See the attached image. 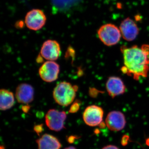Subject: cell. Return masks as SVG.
Segmentation results:
<instances>
[{
	"label": "cell",
	"mask_w": 149,
	"mask_h": 149,
	"mask_svg": "<svg viewBox=\"0 0 149 149\" xmlns=\"http://www.w3.org/2000/svg\"><path fill=\"white\" fill-rule=\"evenodd\" d=\"M15 102L14 96L13 93L8 90L1 89L0 91V109L5 111L12 107Z\"/></svg>",
	"instance_id": "obj_15"
},
{
	"label": "cell",
	"mask_w": 149,
	"mask_h": 149,
	"mask_svg": "<svg viewBox=\"0 0 149 149\" xmlns=\"http://www.w3.org/2000/svg\"><path fill=\"white\" fill-rule=\"evenodd\" d=\"M81 0H52L54 9L61 12H67L77 6Z\"/></svg>",
	"instance_id": "obj_14"
},
{
	"label": "cell",
	"mask_w": 149,
	"mask_h": 149,
	"mask_svg": "<svg viewBox=\"0 0 149 149\" xmlns=\"http://www.w3.org/2000/svg\"><path fill=\"white\" fill-rule=\"evenodd\" d=\"M42 126L41 125H38L35 126L34 130L37 133H41L42 130Z\"/></svg>",
	"instance_id": "obj_17"
},
{
	"label": "cell",
	"mask_w": 149,
	"mask_h": 149,
	"mask_svg": "<svg viewBox=\"0 0 149 149\" xmlns=\"http://www.w3.org/2000/svg\"><path fill=\"white\" fill-rule=\"evenodd\" d=\"M60 67L54 61H46L39 69V73L42 80L48 83L54 82L58 79Z\"/></svg>",
	"instance_id": "obj_7"
},
{
	"label": "cell",
	"mask_w": 149,
	"mask_h": 149,
	"mask_svg": "<svg viewBox=\"0 0 149 149\" xmlns=\"http://www.w3.org/2000/svg\"><path fill=\"white\" fill-rule=\"evenodd\" d=\"M80 108V104L78 102L74 103L72 105L71 108H70V110L69 112L70 113H75L77 112L78 109H79Z\"/></svg>",
	"instance_id": "obj_16"
},
{
	"label": "cell",
	"mask_w": 149,
	"mask_h": 149,
	"mask_svg": "<svg viewBox=\"0 0 149 149\" xmlns=\"http://www.w3.org/2000/svg\"><path fill=\"white\" fill-rule=\"evenodd\" d=\"M102 149H119L117 147L115 146H112V145H109V146H107L104 147Z\"/></svg>",
	"instance_id": "obj_18"
},
{
	"label": "cell",
	"mask_w": 149,
	"mask_h": 149,
	"mask_svg": "<svg viewBox=\"0 0 149 149\" xmlns=\"http://www.w3.org/2000/svg\"><path fill=\"white\" fill-rule=\"evenodd\" d=\"M78 88L67 82H61L56 86L53 97L56 102L62 106H68L73 102Z\"/></svg>",
	"instance_id": "obj_2"
},
{
	"label": "cell",
	"mask_w": 149,
	"mask_h": 149,
	"mask_svg": "<svg viewBox=\"0 0 149 149\" xmlns=\"http://www.w3.org/2000/svg\"><path fill=\"white\" fill-rule=\"evenodd\" d=\"M64 149H76L74 147H68V148H65Z\"/></svg>",
	"instance_id": "obj_19"
},
{
	"label": "cell",
	"mask_w": 149,
	"mask_h": 149,
	"mask_svg": "<svg viewBox=\"0 0 149 149\" xmlns=\"http://www.w3.org/2000/svg\"><path fill=\"white\" fill-rule=\"evenodd\" d=\"M40 54L42 57L50 61L58 59L61 54L59 44L55 40H48L43 43Z\"/></svg>",
	"instance_id": "obj_9"
},
{
	"label": "cell",
	"mask_w": 149,
	"mask_h": 149,
	"mask_svg": "<svg viewBox=\"0 0 149 149\" xmlns=\"http://www.w3.org/2000/svg\"><path fill=\"white\" fill-rule=\"evenodd\" d=\"M36 142L38 149H60L61 146L58 139L50 134H44Z\"/></svg>",
	"instance_id": "obj_13"
},
{
	"label": "cell",
	"mask_w": 149,
	"mask_h": 149,
	"mask_svg": "<svg viewBox=\"0 0 149 149\" xmlns=\"http://www.w3.org/2000/svg\"><path fill=\"white\" fill-rule=\"evenodd\" d=\"M106 123L109 130L120 131L124 128L126 124L125 116L121 112L117 111L110 112L107 116Z\"/></svg>",
	"instance_id": "obj_10"
},
{
	"label": "cell",
	"mask_w": 149,
	"mask_h": 149,
	"mask_svg": "<svg viewBox=\"0 0 149 149\" xmlns=\"http://www.w3.org/2000/svg\"><path fill=\"white\" fill-rule=\"evenodd\" d=\"M104 111L101 107L93 105L87 107L83 113V119L87 125L96 126L102 121Z\"/></svg>",
	"instance_id": "obj_6"
},
{
	"label": "cell",
	"mask_w": 149,
	"mask_h": 149,
	"mask_svg": "<svg viewBox=\"0 0 149 149\" xmlns=\"http://www.w3.org/2000/svg\"><path fill=\"white\" fill-rule=\"evenodd\" d=\"M123 66L122 72L139 80L141 77H146L149 70V45H135L128 47L122 46Z\"/></svg>",
	"instance_id": "obj_1"
},
{
	"label": "cell",
	"mask_w": 149,
	"mask_h": 149,
	"mask_svg": "<svg viewBox=\"0 0 149 149\" xmlns=\"http://www.w3.org/2000/svg\"><path fill=\"white\" fill-rule=\"evenodd\" d=\"M34 97V90L31 85L22 83L17 88L15 97L19 103L29 104L33 100Z\"/></svg>",
	"instance_id": "obj_12"
},
{
	"label": "cell",
	"mask_w": 149,
	"mask_h": 149,
	"mask_svg": "<svg viewBox=\"0 0 149 149\" xmlns=\"http://www.w3.org/2000/svg\"><path fill=\"white\" fill-rule=\"evenodd\" d=\"M46 20L45 15L40 9L29 11L25 17V23L27 27L34 31L42 29L45 24Z\"/></svg>",
	"instance_id": "obj_5"
},
{
	"label": "cell",
	"mask_w": 149,
	"mask_h": 149,
	"mask_svg": "<svg viewBox=\"0 0 149 149\" xmlns=\"http://www.w3.org/2000/svg\"><path fill=\"white\" fill-rule=\"evenodd\" d=\"M66 117V113L64 111L49 110L45 116L46 125L51 130L60 131L64 128V123Z\"/></svg>",
	"instance_id": "obj_4"
},
{
	"label": "cell",
	"mask_w": 149,
	"mask_h": 149,
	"mask_svg": "<svg viewBox=\"0 0 149 149\" xmlns=\"http://www.w3.org/2000/svg\"><path fill=\"white\" fill-rule=\"evenodd\" d=\"M106 87L110 96L114 98L125 93L126 88L124 83L120 77L112 76L107 80Z\"/></svg>",
	"instance_id": "obj_11"
},
{
	"label": "cell",
	"mask_w": 149,
	"mask_h": 149,
	"mask_svg": "<svg viewBox=\"0 0 149 149\" xmlns=\"http://www.w3.org/2000/svg\"><path fill=\"white\" fill-rule=\"evenodd\" d=\"M121 36L124 40L131 42L136 39L139 34L138 25L133 19L129 17L123 19L119 27Z\"/></svg>",
	"instance_id": "obj_8"
},
{
	"label": "cell",
	"mask_w": 149,
	"mask_h": 149,
	"mask_svg": "<svg viewBox=\"0 0 149 149\" xmlns=\"http://www.w3.org/2000/svg\"><path fill=\"white\" fill-rule=\"evenodd\" d=\"M97 34L102 42L107 46L116 45L121 37L120 29L111 23L102 25L98 30Z\"/></svg>",
	"instance_id": "obj_3"
}]
</instances>
